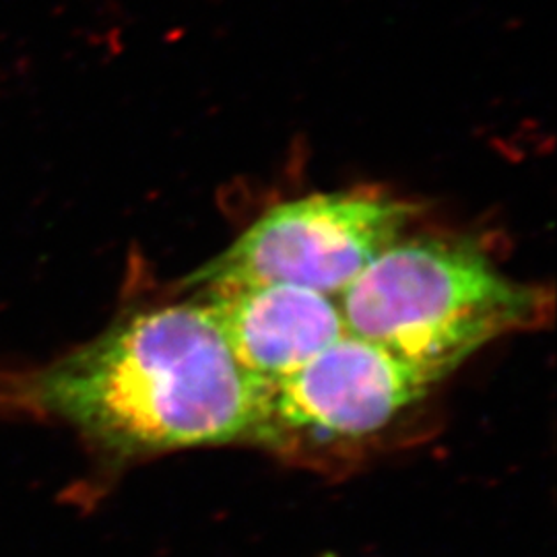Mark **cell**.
<instances>
[{
	"instance_id": "6da1fadb",
	"label": "cell",
	"mask_w": 557,
	"mask_h": 557,
	"mask_svg": "<svg viewBox=\"0 0 557 557\" xmlns=\"http://www.w3.org/2000/svg\"><path fill=\"white\" fill-rule=\"evenodd\" d=\"M271 395L195 299L126 312L50 363L0 372V413L66 425L112 462L271 446Z\"/></svg>"
},
{
	"instance_id": "7a4b0ae2",
	"label": "cell",
	"mask_w": 557,
	"mask_h": 557,
	"mask_svg": "<svg viewBox=\"0 0 557 557\" xmlns=\"http://www.w3.org/2000/svg\"><path fill=\"white\" fill-rule=\"evenodd\" d=\"M345 329L434 384L485 345L539 326L552 299L504 275L478 244L398 239L337 298Z\"/></svg>"
},
{
	"instance_id": "3957f363",
	"label": "cell",
	"mask_w": 557,
	"mask_h": 557,
	"mask_svg": "<svg viewBox=\"0 0 557 557\" xmlns=\"http://www.w3.org/2000/svg\"><path fill=\"white\" fill-rule=\"evenodd\" d=\"M418 209L366 193L285 200L260 215L184 287L195 294L244 285H294L338 298L400 239Z\"/></svg>"
},
{
	"instance_id": "277c9868",
	"label": "cell",
	"mask_w": 557,
	"mask_h": 557,
	"mask_svg": "<svg viewBox=\"0 0 557 557\" xmlns=\"http://www.w3.org/2000/svg\"><path fill=\"white\" fill-rule=\"evenodd\" d=\"M432 386L418 368L345 333L273 388L271 446L374 438Z\"/></svg>"
},
{
	"instance_id": "5b68a950",
	"label": "cell",
	"mask_w": 557,
	"mask_h": 557,
	"mask_svg": "<svg viewBox=\"0 0 557 557\" xmlns=\"http://www.w3.org/2000/svg\"><path fill=\"white\" fill-rule=\"evenodd\" d=\"M239 366L275 388L347 333L337 299L294 285L195 294Z\"/></svg>"
},
{
	"instance_id": "8992f818",
	"label": "cell",
	"mask_w": 557,
	"mask_h": 557,
	"mask_svg": "<svg viewBox=\"0 0 557 557\" xmlns=\"http://www.w3.org/2000/svg\"><path fill=\"white\" fill-rule=\"evenodd\" d=\"M324 557H335V556H324Z\"/></svg>"
}]
</instances>
